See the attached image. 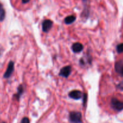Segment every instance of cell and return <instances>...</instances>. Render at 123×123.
Here are the masks:
<instances>
[{
    "instance_id": "obj_1",
    "label": "cell",
    "mask_w": 123,
    "mask_h": 123,
    "mask_svg": "<svg viewBox=\"0 0 123 123\" xmlns=\"http://www.w3.org/2000/svg\"><path fill=\"white\" fill-rule=\"evenodd\" d=\"M69 120L72 123H82L81 113L76 111L71 112L69 115Z\"/></svg>"
},
{
    "instance_id": "obj_4",
    "label": "cell",
    "mask_w": 123,
    "mask_h": 123,
    "mask_svg": "<svg viewBox=\"0 0 123 123\" xmlns=\"http://www.w3.org/2000/svg\"><path fill=\"white\" fill-rule=\"evenodd\" d=\"M53 22L52 20H49V19H46L44 20L42 23V30L44 32H48L50 31L51 29L52 26Z\"/></svg>"
},
{
    "instance_id": "obj_15",
    "label": "cell",
    "mask_w": 123,
    "mask_h": 123,
    "mask_svg": "<svg viewBox=\"0 0 123 123\" xmlns=\"http://www.w3.org/2000/svg\"><path fill=\"white\" fill-rule=\"evenodd\" d=\"M86 99H87V95L85 94H84V106H85V103H86Z\"/></svg>"
},
{
    "instance_id": "obj_16",
    "label": "cell",
    "mask_w": 123,
    "mask_h": 123,
    "mask_svg": "<svg viewBox=\"0 0 123 123\" xmlns=\"http://www.w3.org/2000/svg\"><path fill=\"white\" fill-rule=\"evenodd\" d=\"M0 123H6L4 121H0Z\"/></svg>"
},
{
    "instance_id": "obj_11",
    "label": "cell",
    "mask_w": 123,
    "mask_h": 123,
    "mask_svg": "<svg viewBox=\"0 0 123 123\" xmlns=\"http://www.w3.org/2000/svg\"><path fill=\"white\" fill-rule=\"evenodd\" d=\"M6 16V12L3 8L2 4L0 2V21H2L5 19Z\"/></svg>"
},
{
    "instance_id": "obj_8",
    "label": "cell",
    "mask_w": 123,
    "mask_h": 123,
    "mask_svg": "<svg viewBox=\"0 0 123 123\" xmlns=\"http://www.w3.org/2000/svg\"><path fill=\"white\" fill-rule=\"evenodd\" d=\"M72 50L74 52L79 53L81 52L84 49V46L82 44L80 43H75L72 45Z\"/></svg>"
},
{
    "instance_id": "obj_7",
    "label": "cell",
    "mask_w": 123,
    "mask_h": 123,
    "mask_svg": "<svg viewBox=\"0 0 123 123\" xmlns=\"http://www.w3.org/2000/svg\"><path fill=\"white\" fill-rule=\"evenodd\" d=\"M115 69L117 73L123 77V61H117L115 64Z\"/></svg>"
},
{
    "instance_id": "obj_10",
    "label": "cell",
    "mask_w": 123,
    "mask_h": 123,
    "mask_svg": "<svg viewBox=\"0 0 123 123\" xmlns=\"http://www.w3.org/2000/svg\"><path fill=\"white\" fill-rule=\"evenodd\" d=\"M76 20V17L74 16L71 15V16H68L66 17L64 19V22L66 24H72L73 22H74Z\"/></svg>"
},
{
    "instance_id": "obj_2",
    "label": "cell",
    "mask_w": 123,
    "mask_h": 123,
    "mask_svg": "<svg viewBox=\"0 0 123 123\" xmlns=\"http://www.w3.org/2000/svg\"><path fill=\"white\" fill-rule=\"evenodd\" d=\"M111 105L112 108L117 111H121L123 110V102L119 100L118 98L115 97L112 98Z\"/></svg>"
},
{
    "instance_id": "obj_9",
    "label": "cell",
    "mask_w": 123,
    "mask_h": 123,
    "mask_svg": "<svg viewBox=\"0 0 123 123\" xmlns=\"http://www.w3.org/2000/svg\"><path fill=\"white\" fill-rule=\"evenodd\" d=\"M23 92H24V87H23V85H20V86L18 87V92H17V94L14 95V98H16L18 100H19V98H20V97L21 96V95L22 94Z\"/></svg>"
},
{
    "instance_id": "obj_6",
    "label": "cell",
    "mask_w": 123,
    "mask_h": 123,
    "mask_svg": "<svg viewBox=\"0 0 123 123\" xmlns=\"http://www.w3.org/2000/svg\"><path fill=\"white\" fill-rule=\"evenodd\" d=\"M82 92L79 90H73V91L70 92L68 94V96L70 98L74 100L80 99L82 97Z\"/></svg>"
},
{
    "instance_id": "obj_3",
    "label": "cell",
    "mask_w": 123,
    "mask_h": 123,
    "mask_svg": "<svg viewBox=\"0 0 123 123\" xmlns=\"http://www.w3.org/2000/svg\"><path fill=\"white\" fill-rule=\"evenodd\" d=\"M14 63L13 61H10L9 64L8 65V67H7V70H6V72L4 74L3 77L6 79H7V78H9L11 76L12 74L13 73V71H14Z\"/></svg>"
},
{
    "instance_id": "obj_13",
    "label": "cell",
    "mask_w": 123,
    "mask_h": 123,
    "mask_svg": "<svg viewBox=\"0 0 123 123\" xmlns=\"http://www.w3.org/2000/svg\"><path fill=\"white\" fill-rule=\"evenodd\" d=\"M21 123H30V120H29L28 118L27 117H24V118L22 120Z\"/></svg>"
},
{
    "instance_id": "obj_14",
    "label": "cell",
    "mask_w": 123,
    "mask_h": 123,
    "mask_svg": "<svg viewBox=\"0 0 123 123\" xmlns=\"http://www.w3.org/2000/svg\"><path fill=\"white\" fill-rule=\"evenodd\" d=\"M20 1H21V3L22 4L25 5V4H27L30 3V2H31L32 0H20Z\"/></svg>"
},
{
    "instance_id": "obj_12",
    "label": "cell",
    "mask_w": 123,
    "mask_h": 123,
    "mask_svg": "<svg viewBox=\"0 0 123 123\" xmlns=\"http://www.w3.org/2000/svg\"><path fill=\"white\" fill-rule=\"evenodd\" d=\"M117 50L118 54H121L123 52V43L119 44L117 46Z\"/></svg>"
},
{
    "instance_id": "obj_5",
    "label": "cell",
    "mask_w": 123,
    "mask_h": 123,
    "mask_svg": "<svg viewBox=\"0 0 123 123\" xmlns=\"http://www.w3.org/2000/svg\"><path fill=\"white\" fill-rule=\"evenodd\" d=\"M71 71H72V67L71 66H65L61 69L59 75L64 77V78H68V76L70 74Z\"/></svg>"
}]
</instances>
